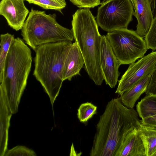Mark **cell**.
I'll use <instances>...</instances> for the list:
<instances>
[{
  "label": "cell",
  "instance_id": "14",
  "mask_svg": "<svg viewBox=\"0 0 156 156\" xmlns=\"http://www.w3.org/2000/svg\"><path fill=\"white\" fill-rule=\"evenodd\" d=\"M12 113L4 93L0 90V156L7 151L8 131Z\"/></svg>",
  "mask_w": 156,
  "mask_h": 156
},
{
  "label": "cell",
  "instance_id": "8",
  "mask_svg": "<svg viewBox=\"0 0 156 156\" xmlns=\"http://www.w3.org/2000/svg\"><path fill=\"white\" fill-rule=\"evenodd\" d=\"M156 66V51L144 56L136 62L130 64L118 81L115 92L120 95L149 74L153 73Z\"/></svg>",
  "mask_w": 156,
  "mask_h": 156
},
{
  "label": "cell",
  "instance_id": "1",
  "mask_svg": "<svg viewBox=\"0 0 156 156\" xmlns=\"http://www.w3.org/2000/svg\"><path fill=\"white\" fill-rule=\"evenodd\" d=\"M137 112L112 98L107 105L96 126L90 156H115L125 137L141 123Z\"/></svg>",
  "mask_w": 156,
  "mask_h": 156
},
{
  "label": "cell",
  "instance_id": "22",
  "mask_svg": "<svg viewBox=\"0 0 156 156\" xmlns=\"http://www.w3.org/2000/svg\"><path fill=\"white\" fill-rule=\"evenodd\" d=\"M36 156V153L33 150L23 146H17L7 151L4 156Z\"/></svg>",
  "mask_w": 156,
  "mask_h": 156
},
{
  "label": "cell",
  "instance_id": "10",
  "mask_svg": "<svg viewBox=\"0 0 156 156\" xmlns=\"http://www.w3.org/2000/svg\"><path fill=\"white\" fill-rule=\"evenodd\" d=\"M24 0H2L0 15L6 20L9 26L16 31L21 30L29 13Z\"/></svg>",
  "mask_w": 156,
  "mask_h": 156
},
{
  "label": "cell",
  "instance_id": "3",
  "mask_svg": "<svg viewBox=\"0 0 156 156\" xmlns=\"http://www.w3.org/2000/svg\"><path fill=\"white\" fill-rule=\"evenodd\" d=\"M32 63L30 49L18 37L12 43L5 62L0 90L4 93L12 113L18 111Z\"/></svg>",
  "mask_w": 156,
  "mask_h": 156
},
{
  "label": "cell",
  "instance_id": "24",
  "mask_svg": "<svg viewBox=\"0 0 156 156\" xmlns=\"http://www.w3.org/2000/svg\"><path fill=\"white\" fill-rule=\"evenodd\" d=\"M145 93L147 95H156V66Z\"/></svg>",
  "mask_w": 156,
  "mask_h": 156
},
{
  "label": "cell",
  "instance_id": "13",
  "mask_svg": "<svg viewBox=\"0 0 156 156\" xmlns=\"http://www.w3.org/2000/svg\"><path fill=\"white\" fill-rule=\"evenodd\" d=\"M85 64L84 60L77 43H73L65 60L62 72L63 80L71 81L80 71Z\"/></svg>",
  "mask_w": 156,
  "mask_h": 156
},
{
  "label": "cell",
  "instance_id": "20",
  "mask_svg": "<svg viewBox=\"0 0 156 156\" xmlns=\"http://www.w3.org/2000/svg\"><path fill=\"white\" fill-rule=\"evenodd\" d=\"M97 107L92 103L87 102L81 104L77 110V116L80 122H86L97 113Z\"/></svg>",
  "mask_w": 156,
  "mask_h": 156
},
{
  "label": "cell",
  "instance_id": "12",
  "mask_svg": "<svg viewBox=\"0 0 156 156\" xmlns=\"http://www.w3.org/2000/svg\"><path fill=\"white\" fill-rule=\"evenodd\" d=\"M133 15L136 18L137 34L142 38L147 34L154 18L150 0H135Z\"/></svg>",
  "mask_w": 156,
  "mask_h": 156
},
{
  "label": "cell",
  "instance_id": "15",
  "mask_svg": "<svg viewBox=\"0 0 156 156\" xmlns=\"http://www.w3.org/2000/svg\"><path fill=\"white\" fill-rule=\"evenodd\" d=\"M136 110L142 124L156 128V95H147L138 102Z\"/></svg>",
  "mask_w": 156,
  "mask_h": 156
},
{
  "label": "cell",
  "instance_id": "18",
  "mask_svg": "<svg viewBox=\"0 0 156 156\" xmlns=\"http://www.w3.org/2000/svg\"><path fill=\"white\" fill-rule=\"evenodd\" d=\"M14 35L8 33L0 35V82L2 80L6 59L10 46L15 39Z\"/></svg>",
  "mask_w": 156,
  "mask_h": 156
},
{
  "label": "cell",
  "instance_id": "19",
  "mask_svg": "<svg viewBox=\"0 0 156 156\" xmlns=\"http://www.w3.org/2000/svg\"><path fill=\"white\" fill-rule=\"evenodd\" d=\"M30 4L37 5L46 9H52L62 13L66 5L65 0H26Z\"/></svg>",
  "mask_w": 156,
  "mask_h": 156
},
{
  "label": "cell",
  "instance_id": "9",
  "mask_svg": "<svg viewBox=\"0 0 156 156\" xmlns=\"http://www.w3.org/2000/svg\"><path fill=\"white\" fill-rule=\"evenodd\" d=\"M104 80L111 88L116 85L120 73L121 64L115 55L106 35H102L100 58Z\"/></svg>",
  "mask_w": 156,
  "mask_h": 156
},
{
  "label": "cell",
  "instance_id": "5",
  "mask_svg": "<svg viewBox=\"0 0 156 156\" xmlns=\"http://www.w3.org/2000/svg\"><path fill=\"white\" fill-rule=\"evenodd\" d=\"M56 15L46 14L44 11L32 8L21 29L25 42L35 51L43 44L60 42H72V29L65 27L56 20Z\"/></svg>",
  "mask_w": 156,
  "mask_h": 156
},
{
  "label": "cell",
  "instance_id": "6",
  "mask_svg": "<svg viewBox=\"0 0 156 156\" xmlns=\"http://www.w3.org/2000/svg\"><path fill=\"white\" fill-rule=\"evenodd\" d=\"M106 36L121 65L135 62L143 57L148 50L145 40L135 31L127 28L108 32Z\"/></svg>",
  "mask_w": 156,
  "mask_h": 156
},
{
  "label": "cell",
  "instance_id": "11",
  "mask_svg": "<svg viewBox=\"0 0 156 156\" xmlns=\"http://www.w3.org/2000/svg\"><path fill=\"white\" fill-rule=\"evenodd\" d=\"M146 150L138 128L129 132L115 156H146Z\"/></svg>",
  "mask_w": 156,
  "mask_h": 156
},
{
  "label": "cell",
  "instance_id": "23",
  "mask_svg": "<svg viewBox=\"0 0 156 156\" xmlns=\"http://www.w3.org/2000/svg\"><path fill=\"white\" fill-rule=\"evenodd\" d=\"M70 1L79 8H94L101 3L100 0H70Z\"/></svg>",
  "mask_w": 156,
  "mask_h": 156
},
{
  "label": "cell",
  "instance_id": "25",
  "mask_svg": "<svg viewBox=\"0 0 156 156\" xmlns=\"http://www.w3.org/2000/svg\"><path fill=\"white\" fill-rule=\"evenodd\" d=\"M152 13L154 16L156 14V0H150Z\"/></svg>",
  "mask_w": 156,
  "mask_h": 156
},
{
  "label": "cell",
  "instance_id": "27",
  "mask_svg": "<svg viewBox=\"0 0 156 156\" xmlns=\"http://www.w3.org/2000/svg\"><path fill=\"white\" fill-rule=\"evenodd\" d=\"M154 156H156V152L154 154Z\"/></svg>",
  "mask_w": 156,
  "mask_h": 156
},
{
  "label": "cell",
  "instance_id": "4",
  "mask_svg": "<svg viewBox=\"0 0 156 156\" xmlns=\"http://www.w3.org/2000/svg\"><path fill=\"white\" fill-rule=\"evenodd\" d=\"M72 44L70 41L48 43L34 51L33 75L48 94L52 106L64 81V63Z\"/></svg>",
  "mask_w": 156,
  "mask_h": 156
},
{
  "label": "cell",
  "instance_id": "17",
  "mask_svg": "<svg viewBox=\"0 0 156 156\" xmlns=\"http://www.w3.org/2000/svg\"><path fill=\"white\" fill-rule=\"evenodd\" d=\"M146 150V156H154L156 152V128L142 123L138 128Z\"/></svg>",
  "mask_w": 156,
  "mask_h": 156
},
{
  "label": "cell",
  "instance_id": "26",
  "mask_svg": "<svg viewBox=\"0 0 156 156\" xmlns=\"http://www.w3.org/2000/svg\"><path fill=\"white\" fill-rule=\"evenodd\" d=\"M130 0L131 1V2L133 4V8H134V9H135V0Z\"/></svg>",
  "mask_w": 156,
  "mask_h": 156
},
{
  "label": "cell",
  "instance_id": "21",
  "mask_svg": "<svg viewBox=\"0 0 156 156\" xmlns=\"http://www.w3.org/2000/svg\"><path fill=\"white\" fill-rule=\"evenodd\" d=\"M147 49L156 50V14L154 16L150 30L145 37Z\"/></svg>",
  "mask_w": 156,
  "mask_h": 156
},
{
  "label": "cell",
  "instance_id": "16",
  "mask_svg": "<svg viewBox=\"0 0 156 156\" xmlns=\"http://www.w3.org/2000/svg\"><path fill=\"white\" fill-rule=\"evenodd\" d=\"M153 73L120 95L121 101L125 106L129 108H133L136 101L141 94L146 92Z\"/></svg>",
  "mask_w": 156,
  "mask_h": 156
},
{
  "label": "cell",
  "instance_id": "7",
  "mask_svg": "<svg viewBox=\"0 0 156 156\" xmlns=\"http://www.w3.org/2000/svg\"><path fill=\"white\" fill-rule=\"evenodd\" d=\"M134 12L130 0H107L98 8L96 21L102 30L108 32L127 28Z\"/></svg>",
  "mask_w": 156,
  "mask_h": 156
},
{
  "label": "cell",
  "instance_id": "2",
  "mask_svg": "<svg viewBox=\"0 0 156 156\" xmlns=\"http://www.w3.org/2000/svg\"><path fill=\"white\" fill-rule=\"evenodd\" d=\"M72 26L74 39L84 60L85 70L96 85H101L104 80L100 61L102 35L90 8L77 10L73 15Z\"/></svg>",
  "mask_w": 156,
  "mask_h": 156
}]
</instances>
